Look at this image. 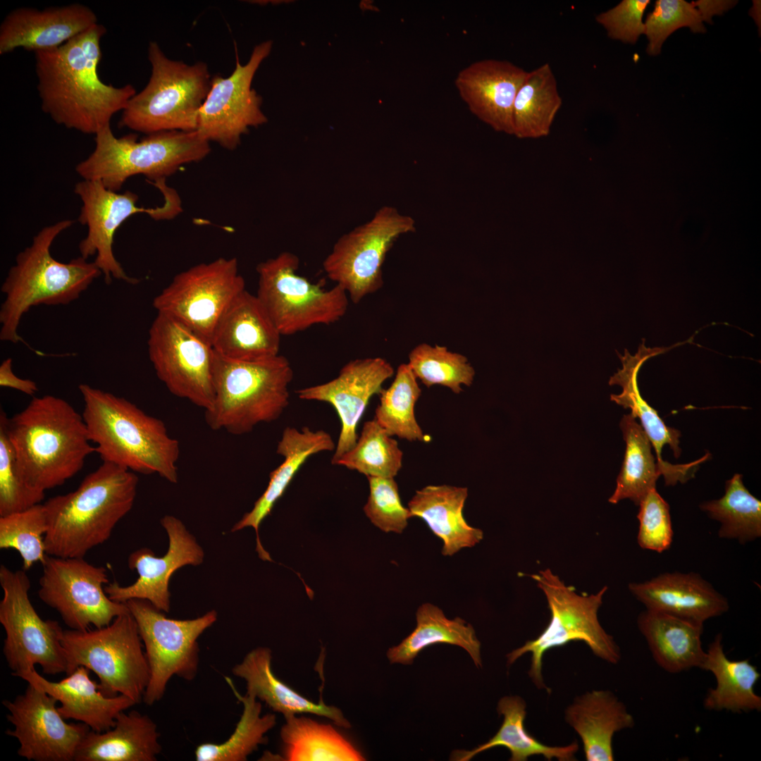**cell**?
Instances as JSON below:
<instances>
[{"mask_svg":"<svg viewBox=\"0 0 761 761\" xmlns=\"http://www.w3.org/2000/svg\"><path fill=\"white\" fill-rule=\"evenodd\" d=\"M61 643L67 669L92 671L107 697L122 694L140 703L149 681V668L135 619L130 612L120 614L106 626L78 631L63 630Z\"/></svg>","mask_w":761,"mask_h":761,"instance_id":"cell-10","label":"cell"},{"mask_svg":"<svg viewBox=\"0 0 761 761\" xmlns=\"http://www.w3.org/2000/svg\"><path fill=\"white\" fill-rule=\"evenodd\" d=\"M48 530L44 504L22 512L0 516V548L18 551L25 571L36 562H45L47 554L44 538Z\"/></svg>","mask_w":761,"mask_h":761,"instance_id":"cell-46","label":"cell"},{"mask_svg":"<svg viewBox=\"0 0 761 761\" xmlns=\"http://www.w3.org/2000/svg\"><path fill=\"white\" fill-rule=\"evenodd\" d=\"M526 708V702L519 696L502 698L497 710L504 719L497 732L488 741L471 750L454 751L452 760L467 761L483 751L502 746L511 753V761H525L533 755H543L547 760L552 758L560 761L575 760V754L579 748L576 741L565 746H550L540 743L527 732L524 727Z\"/></svg>","mask_w":761,"mask_h":761,"instance_id":"cell-36","label":"cell"},{"mask_svg":"<svg viewBox=\"0 0 761 761\" xmlns=\"http://www.w3.org/2000/svg\"><path fill=\"white\" fill-rule=\"evenodd\" d=\"M89 669L78 667L58 682L48 681L35 669L18 677L47 693L61 703L58 710L65 719H73L87 724L91 730L103 732L113 727L118 715L136 703L129 697L119 694L106 696L99 683L89 676Z\"/></svg>","mask_w":761,"mask_h":761,"instance_id":"cell-28","label":"cell"},{"mask_svg":"<svg viewBox=\"0 0 761 761\" xmlns=\"http://www.w3.org/2000/svg\"><path fill=\"white\" fill-rule=\"evenodd\" d=\"M57 700L28 683L13 700H4L7 720L13 729L6 734L16 738L17 753L27 760L73 761L76 750L90 728L85 724L67 723L56 707Z\"/></svg>","mask_w":761,"mask_h":761,"instance_id":"cell-20","label":"cell"},{"mask_svg":"<svg viewBox=\"0 0 761 761\" xmlns=\"http://www.w3.org/2000/svg\"><path fill=\"white\" fill-rule=\"evenodd\" d=\"M0 386L10 388L32 396L38 390L37 383L17 376L12 370V359L7 358L0 365Z\"/></svg>","mask_w":761,"mask_h":761,"instance_id":"cell-52","label":"cell"},{"mask_svg":"<svg viewBox=\"0 0 761 761\" xmlns=\"http://www.w3.org/2000/svg\"><path fill=\"white\" fill-rule=\"evenodd\" d=\"M299 259L283 252L256 266V296L281 335L330 325L346 314L349 297L339 285L325 289L297 273Z\"/></svg>","mask_w":761,"mask_h":761,"instance_id":"cell-11","label":"cell"},{"mask_svg":"<svg viewBox=\"0 0 761 761\" xmlns=\"http://www.w3.org/2000/svg\"><path fill=\"white\" fill-rule=\"evenodd\" d=\"M415 230L412 217L393 206H382L370 221L336 241L323 262V270L357 304L383 286V265L395 242Z\"/></svg>","mask_w":761,"mask_h":761,"instance_id":"cell-15","label":"cell"},{"mask_svg":"<svg viewBox=\"0 0 761 761\" xmlns=\"http://www.w3.org/2000/svg\"><path fill=\"white\" fill-rule=\"evenodd\" d=\"M156 723L136 710L121 712L115 725L103 732L89 730L75 761H155L161 752Z\"/></svg>","mask_w":761,"mask_h":761,"instance_id":"cell-31","label":"cell"},{"mask_svg":"<svg viewBox=\"0 0 761 761\" xmlns=\"http://www.w3.org/2000/svg\"><path fill=\"white\" fill-rule=\"evenodd\" d=\"M42 565L39 598L56 610L70 629H100L130 612L125 603L115 602L106 593L104 586L109 582L104 567L84 557L51 555Z\"/></svg>","mask_w":761,"mask_h":761,"instance_id":"cell-17","label":"cell"},{"mask_svg":"<svg viewBox=\"0 0 761 761\" xmlns=\"http://www.w3.org/2000/svg\"><path fill=\"white\" fill-rule=\"evenodd\" d=\"M293 370L285 357L258 361L225 358L214 351V401L204 411L207 426L235 435L278 419L289 405Z\"/></svg>","mask_w":761,"mask_h":761,"instance_id":"cell-6","label":"cell"},{"mask_svg":"<svg viewBox=\"0 0 761 761\" xmlns=\"http://www.w3.org/2000/svg\"><path fill=\"white\" fill-rule=\"evenodd\" d=\"M700 507L720 523L721 538L744 544L761 537V502L745 487L739 474L726 482L721 498L703 502Z\"/></svg>","mask_w":761,"mask_h":761,"instance_id":"cell-42","label":"cell"},{"mask_svg":"<svg viewBox=\"0 0 761 761\" xmlns=\"http://www.w3.org/2000/svg\"><path fill=\"white\" fill-rule=\"evenodd\" d=\"M416 378L408 364H400L391 385L382 389L374 420L390 435L409 441L426 442L427 438L416 420L414 407L421 395Z\"/></svg>","mask_w":761,"mask_h":761,"instance_id":"cell-43","label":"cell"},{"mask_svg":"<svg viewBox=\"0 0 761 761\" xmlns=\"http://www.w3.org/2000/svg\"><path fill=\"white\" fill-rule=\"evenodd\" d=\"M663 348H648L643 342L638 352L632 356L625 349L624 355L618 353L623 368L619 369L610 379V385H619L622 388L619 395H612L611 400L624 408L631 410V414L638 417L641 426L648 437L657 454V462L662 469L666 485H674L677 482L685 483L693 476L698 464L707 459L705 456L698 461L686 464H672L663 460L662 450L668 444L676 458L681 454L679 430L668 427L655 410L641 397L638 385L637 374L645 361L657 354L665 352Z\"/></svg>","mask_w":761,"mask_h":761,"instance_id":"cell-26","label":"cell"},{"mask_svg":"<svg viewBox=\"0 0 761 761\" xmlns=\"http://www.w3.org/2000/svg\"><path fill=\"white\" fill-rule=\"evenodd\" d=\"M148 83L122 111L120 128L150 135L164 131H196L199 111L211 87L206 63L190 65L168 58L156 42H150Z\"/></svg>","mask_w":761,"mask_h":761,"instance_id":"cell-8","label":"cell"},{"mask_svg":"<svg viewBox=\"0 0 761 761\" xmlns=\"http://www.w3.org/2000/svg\"><path fill=\"white\" fill-rule=\"evenodd\" d=\"M705 18L695 1L657 0L654 9L647 15L644 34L648 39L646 51L656 56L666 39L674 31L688 27L693 32L703 33Z\"/></svg>","mask_w":761,"mask_h":761,"instance_id":"cell-48","label":"cell"},{"mask_svg":"<svg viewBox=\"0 0 761 761\" xmlns=\"http://www.w3.org/2000/svg\"><path fill=\"white\" fill-rule=\"evenodd\" d=\"M335 447L331 435L323 430L315 431L303 427L299 431L289 426L283 430L276 449L277 454L284 458L283 462L270 473L268 484L252 509L231 529L232 532H235L252 527L256 532V551L262 560L272 561L261 543L259 534L261 524L271 514L275 504L307 459L318 452L334 451Z\"/></svg>","mask_w":761,"mask_h":761,"instance_id":"cell-29","label":"cell"},{"mask_svg":"<svg viewBox=\"0 0 761 761\" xmlns=\"http://www.w3.org/2000/svg\"><path fill=\"white\" fill-rule=\"evenodd\" d=\"M78 389L89 440L103 462L178 483L180 443L169 435L162 420L123 397L88 384L81 383Z\"/></svg>","mask_w":761,"mask_h":761,"instance_id":"cell-3","label":"cell"},{"mask_svg":"<svg viewBox=\"0 0 761 761\" xmlns=\"http://www.w3.org/2000/svg\"><path fill=\"white\" fill-rule=\"evenodd\" d=\"M409 367L426 387L440 385L459 394L462 385L470 386L475 371L467 358L446 347L421 343L409 354Z\"/></svg>","mask_w":761,"mask_h":761,"instance_id":"cell-45","label":"cell"},{"mask_svg":"<svg viewBox=\"0 0 761 761\" xmlns=\"http://www.w3.org/2000/svg\"><path fill=\"white\" fill-rule=\"evenodd\" d=\"M106 32L97 23L57 48L35 53L42 109L57 124L95 135L136 94L131 85L117 87L99 78Z\"/></svg>","mask_w":761,"mask_h":761,"instance_id":"cell-1","label":"cell"},{"mask_svg":"<svg viewBox=\"0 0 761 761\" xmlns=\"http://www.w3.org/2000/svg\"><path fill=\"white\" fill-rule=\"evenodd\" d=\"M74 192L82 202L78 221L87 227V234L79 244L80 256L87 259L96 255L94 263L108 285L113 278L138 283L139 280L129 276L114 256V235L126 219L136 214H146L156 221L174 218L182 211L178 193L173 189L164 190L161 206L144 208L137 206V194L110 190L100 180H82L75 185Z\"/></svg>","mask_w":761,"mask_h":761,"instance_id":"cell-14","label":"cell"},{"mask_svg":"<svg viewBox=\"0 0 761 761\" xmlns=\"http://www.w3.org/2000/svg\"><path fill=\"white\" fill-rule=\"evenodd\" d=\"M637 624L654 660L664 670L676 674L701 668L705 657L703 623L645 610Z\"/></svg>","mask_w":761,"mask_h":761,"instance_id":"cell-34","label":"cell"},{"mask_svg":"<svg viewBox=\"0 0 761 761\" xmlns=\"http://www.w3.org/2000/svg\"><path fill=\"white\" fill-rule=\"evenodd\" d=\"M447 643L466 650L477 667H481V643L470 624L459 617L447 619L437 606L421 605L416 612V626L397 646L390 648L387 657L391 663L409 664L425 648Z\"/></svg>","mask_w":761,"mask_h":761,"instance_id":"cell-37","label":"cell"},{"mask_svg":"<svg viewBox=\"0 0 761 761\" xmlns=\"http://www.w3.org/2000/svg\"><path fill=\"white\" fill-rule=\"evenodd\" d=\"M393 374V367L383 358L357 359L345 364L333 380L296 391L301 400L331 404L338 414L341 428L332 464L355 445L357 425L370 399Z\"/></svg>","mask_w":761,"mask_h":761,"instance_id":"cell-22","label":"cell"},{"mask_svg":"<svg viewBox=\"0 0 761 761\" xmlns=\"http://www.w3.org/2000/svg\"><path fill=\"white\" fill-rule=\"evenodd\" d=\"M280 729L283 759L287 761H362L361 753L330 724L306 717H285Z\"/></svg>","mask_w":761,"mask_h":761,"instance_id":"cell-38","label":"cell"},{"mask_svg":"<svg viewBox=\"0 0 761 761\" xmlns=\"http://www.w3.org/2000/svg\"><path fill=\"white\" fill-rule=\"evenodd\" d=\"M272 42L256 45L248 62L241 64L236 51V65L226 78L216 75L199 111L196 131L209 142H214L228 150H234L249 128L267 122L261 109L262 99L252 88L254 76L261 62L269 55Z\"/></svg>","mask_w":761,"mask_h":761,"instance_id":"cell-19","label":"cell"},{"mask_svg":"<svg viewBox=\"0 0 761 761\" xmlns=\"http://www.w3.org/2000/svg\"><path fill=\"white\" fill-rule=\"evenodd\" d=\"M226 681L243 711L229 738L221 743H204L194 750L197 761H245L259 745L267 743L266 734L276 724L273 713L261 715V703L253 695L238 693L230 679Z\"/></svg>","mask_w":761,"mask_h":761,"instance_id":"cell-41","label":"cell"},{"mask_svg":"<svg viewBox=\"0 0 761 761\" xmlns=\"http://www.w3.org/2000/svg\"><path fill=\"white\" fill-rule=\"evenodd\" d=\"M6 427L22 478L42 492L62 485L95 452L82 415L54 395L33 397L24 409L6 416Z\"/></svg>","mask_w":761,"mask_h":761,"instance_id":"cell-2","label":"cell"},{"mask_svg":"<svg viewBox=\"0 0 761 761\" xmlns=\"http://www.w3.org/2000/svg\"><path fill=\"white\" fill-rule=\"evenodd\" d=\"M160 522L168 537L167 552L162 557L156 556L147 547L132 552L128 564L130 569L136 570L137 579L127 586H121L117 581L105 585L104 590L112 600L125 603L131 599L146 600L157 609L168 612L169 581L173 574L185 566H199L203 562L204 550L180 519L165 515Z\"/></svg>","mask_w":761,"mask_h":761,"instance_id":"cell-21","label":"cell"},{"mask_svg":"<svg viewBox=\"0 0 761 761\" xmlns=\"http://www.w3.org/2000/svg\"><path fill=\"white\" fill-rule=\"evenodd\" d=\"M369 495L364 511L371 523L381 531L401 533L411 518L403 506L394 478L367 476Z\"/></svg>","mask_w":761,"mask_h":761,"instance_id":"cell-49","label":"cell"},{"mask_svg":"<svg viewBox=\"0 0 761 761\" xmlns=\"http://www.w3.org/2000/svg\"><path fill=\"white\" fill-rule=\"evenodd\" d=\"M402 458L397 440L373 419L364 423L355 445L333 464L366 477L394 478L402 466Z\"/></svg>","mask_w":761,"mask_h":761,"instance_id":"cell-44","label":"cell"},{"mask_svg":"<svg viewBox=\"0 0 761 761\" xmlns=\"http://www.w3.org/2000/svg\"><path fill=\"white\" fill-rule=\"evenodd\" d=\"M626 442L624 459L617 479L616 488L609 502L617 504L629 499L638 505L652 489L662 469L652 453V445L641 424L631 413L620 422Z\"/></svg>","mask_w":761,"mask_h":761,"instance_id":"cell-40","label":"cell"},{"mask_svg":"<svg viewBox=\"0 0 761 761\" xmlns=\"http://www.w3.org/2000/svg\"><path fill=\"white\" fill-rule=\"evenodd\" d=\"M211 151L210 142L197 131H164L147 135L116 137L111 125L95 135V148L75 171L83 180H100L109 190L118 192L125 181L136 175L148 182L166 180L182 166L204 159Z\"/></svg>","mask_w":761,"mask_h":761,"instance_id":"cell-7","label":"cell"},{"mask_svg":"<svg viewBox=\"0 0 761 761\" xmlns=\"http://www.w3.org/2000/svg\"><path fill=\"white\" fill-rule=\"evenodd\" d=\"M566 722L580 736L587 761H612V738L634 726L626 706L610 691H592L576 697L565 710Z\"/></svg>","mask_w":761,"mask_h":761,"instance_id":"cell-30","label":"cell"},{"mask_svg":"<svg viewBox=\"0 0 761 761\" xmlns=\"http://www.w3.org/2000/svg\"><path fill=\"white\" fill-rule=\"evenodd\" d=\"M562 103L548 63L527 72L513 104V135L519 138L547 135Z\"/></svg>","mask_w":761,"mask_h":761,"instance_id":"cell-39","label":"cell"},{"mask_svg":"<svg viewBox=\"0 0 761 761\" xmlns=\"http://www.w3.org/2000/svg\"><path fill=\"white\" fill-rule=\"evenodd\" d=\"M136 621L149 668V681L143 696L148 705L163 696L171 679L192 681L199 663V637L217 620L210 610L191 619L168 618L150 602L131 599L125 602Z\"/></svg>","mask_w":761,"mask_h":761,"instance_id":"cell-13","label":"cell"},{"mask_svg":"<svg viewBox=\"0 0 761 761\" xmlns=\"http://www.w3.org/2000/svg\"><path fill=\"white\" fill-rule=\"evenodd\" d=\"M272 652L266 647H258L249 652L242 661L232 669L234 676L244 679L246 694L264 702L273 712L285 717L311 713L326 717L336 725L349 729L351 724L337 707L327 705L322 700L318 703L308 700L278 679L272 671Z\"/></svg>","mask_w":761,"mask_h":761,"instance_id":"cell-33","label":"cell"},{"mask_svg":"<svg viewBox=\"0 0 761 761\" xmlns=\"http://www.w3.org/2000/svg\"><path fill=\"white\" fill-rule=\"evenodd\" d=\"M148 355L171 393L204 411L214 401V350L210 341L174 318L157 312L149 330Z\"/></svg>","mask_w":761,"mask_h":761,"instance_id":"cell-16","label":"cell"},{"mask_svg":"<svg viewBox=\"0 0 761 761\" xmlns=\"http://www.w3.org/2000/svg\"><path fill=\"white\" fill-rule=\"evenodd\" d=\"M526 74L509 61L483 59L460 70L454 84L474 116L496 131L513 135V104Z\"/></svg>","mask_w":761,"mask_h":761,"instance_id":"cell-24","label":"cell"},{"mask_svg":"<svg viewBox=\"0 0 761 761\" xmlns=\"http://www.w3.org/2000/svg\"><path fill=\"white\" fill-rule=\"evenodd\" d=\"M698 8L701 11L705 21L712 23V18L714 15H722L724 12L734 7L736 1H709L700 0L695 1Z\"/></svg>","mask_w":761,"mask_h":761,"instance_id":"cell-53","label":"cell"},{"mask_svg":"<svg viewBox=\"0 0 761 761\" xmlns=\"http://www.w3.org/2000/svg\"><path fill=\"white\" fill-rule=\"evenodd\" d=\"M544 593L550 611V620L544 631L535 639L507 655L512 664L524 654H531L528 675L538 688L548 690L542 674L543 658L552 648L572 641L585 643L598 657L611 664H617L621 652L613 637L601 626L598 612L607 590L603 587L591 595H579L574 588L565 585L550 569L531 575Z\"/></svg>","mask_w":761,"mask_h":761,"instance_id":"cell-9","label":"cell"},{"mask_svg":"<svg viewBox=\"0 0 761 761\" xmlns=\"http://www.w3.org/2000/svg\"><path fill=\"white\" fill-rule=\"evenodd\" d=\"M6 414L0 413V516L40 504L45 493L30 487L18 469L16 453L6 427Z\"/></svg>","mask_w":761,"mask_h":761,"instance_id":"cell-47","label":"cell"},{"mask_svg":"<svg viewBox=\"0 0 761 761\" xmlns=\"http://www.w3.org/2000/svg\"><path fill=\"white\" fill-rule=\"evenodd\" d=\"M0 623L6 638L3 654L12 675L32 670L39 664L44 674L56 675L66 672L65 651L61 643L63 629L57 621L42 619L30 598V581L23 570L13 571L1 564Z\"/></svg>","mask_w":761,"mask_h":761,"instance_id":"cell-12","label":"cell"},{"mask_svg":"<svg viewBox=\"0 0 761 761\" xmlns=\"http://www.w3.org/2000/svg\"><path fill=\"white\" fill-rule=\"evenodd\" d=\"M281 336L256 295L244 290L221 316L211 344L225 358L258 361L280 354Z\"/></svg>","mask_w":761,"mask_h":761,"instance_id":"cell-25","label":"cell"},{"mask_svg":"<svg viewBox=\"0 0 761 761\" xmlns=\"http://www.w3.org/2000/svg\"><path fill=\"white\" fill-rule=\"evenodd\" d=\"M637 540L639 546L661 553L669 550L674 531L669 506L656 488L650 490L640 502Z\"/></svg>","mask_w":761,"mask_h":761,"instance_id":"cell-50","label":"cell"},{"mask_svg":"<svg viewBox=\"0 0 761 761\" xmlns=\"http://www.w3.org/2000/svg\"><path fill=\"white\" fill-rule=\"evenodd\" d=\"M468 497L466 487L448 485H427L408 502L411 516L422 519L433 533L442 540V554L452 556L460 550L471 547L483 538V531L470 526L463 509Z\"/></svg>","mask_w":761,"mask_h":761,"instance_id":"cell-32","label":"cell"},{"mask_svg":"<svg viewBox=\"0 0 761 761\" xmlns=\"http://www.w3.org/2000/svg\"><path fill=\"white\" fill-rule=\"evenodd\" d=\"M73 224V221L65 219L42 228L16 256L1 287L5 295L0 308L1 340L23 342L18 329L31 307L68 304L101 275L94 261L81 256L68 263L51 256L54 241Z\"/></svg>","mask_w":761,"mask_h":761,"instance_id":"cell-5","label":"cell"},{"mask_svg":"<svg viewBox=\"0 0 761 761\" xmlns=\"http://www.w3.org/2000/svg\"><path fill=\"white\" fill-rule=\"evenodd\" d=\"M650 0H623L614 8L596 16V21L607 30L609 37L624 43L635 44L644 34L643 16Z\"/></svg>","mask_w":761,"mask_h":761,"instance_id":"cell-51","label":"cell"},{"mask_svg":"<svg viewBox=\"0 0 761 761\" xmlns=\"http://www.w3.org/2000/svg\"><path fill=\"white\" fill-rule=\"evenodd\" d=\"M629 589L646 610L703 624L729 609L727 599L694 572L664 573Z\"/></svg>","mask_w":761,"mask_h":761,"instance_id":"cell-27","label":"cell"},{"mask_svg":"<svg viewBox=\"0 0 761 761\" xmlns=\"http://www.w3.org/2000/svg\"><path fill=\"white\" fill-rule=\"evenodd\" d=\"M136 473L103 462L75 490L44 503L48 521V555L84 557L105 543L131 510L137 495Z\"/></svg>","mask_w":761,"mask_h":761,"instance_id":"cell-4","label":"cell"},{"mask_svg":"<svg viewBox=\"0 0 761 761\" xmlns=\"http://www.w3.org/2000/svg\"><path fill=\"white\" fill-rule=\"evenodd\" d=\"M722 640V634L718 633L709 645L700 668L712 673L717 682L715 688L707 691L704 707L736 713L760 711L761 697L754 689L760 678V672L748 660L728 659Z\"/></svg>","mask_w":761,"mask_h":761,"instance_id":"cell-35","label":"cell"},{"mask_svg":"<svg viewBox=\"0 0 761 761\" xmlns=\"http://www.w3.org/2000/svg\"><path fill=\"white\" fill-rule=\"evenodd\" d=\"M245 286L237 259L221 257L177 274L153 306L211 342L218 320Z\"/></svg>","mask_w":761,"mask_h":761,"instance_id":"cell-18","label":"cell"},{"mask_svg":"<svg viewBox=\"0 0 761 761\" xmlns=\"http://www.w3.org/2000/svg\"><path fill=\"white\" fill-rule=\"evenodd\" d=\"M97 23L95 13L79 3L43 10L17 8L0 25V54L17 48L35 53L53 49Z\"/></svg>","mask_w":761,"mask_h":761,"instance_id":"cell-23","label":"cell"}]
</instances>
